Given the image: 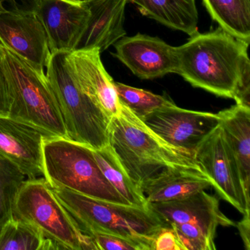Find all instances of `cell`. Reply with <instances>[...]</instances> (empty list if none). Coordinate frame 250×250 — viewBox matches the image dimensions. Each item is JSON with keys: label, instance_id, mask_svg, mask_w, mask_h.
<instances>
[{"label": "cell", "instance_id": "obj_24", "mask_svg": "<svg viewBox=\"0 0 250 250\" xmlns=\"http://www.w3.org/2000/svg\"><path fill=\"white\" fill-rule=\"evenodd\" d=\"M115 86L120 101L140 118H144L156 109L174 103L165 96L123 83L115 82Z\"/></svg>", "mask_w": 250, "mask_h": 250}, {"label": "cell", "instance_id": "obj_8", "mask_svg": "<svg viewBox=\"0 0 250 250\" xmlns=\"http://www.w3.org/2000/svg\"><path fill=\"white\" fill-rule=\"evenodd\" d=\"M194 157L219 197L243 215L250 213V194L244 189L238 162L220 125L199 145Z\"/></svg>", "mask_w": 250, "mask_h": 250}, {"label": "cell", "instance_id": "obj_31", "mask_svg": "<svg viewBox=\"0 0 250 250\" xmlns=\"http://www.w3.org/2000/svg\"><path fill=\"white\" fill-rule=\"evenodd\" d=\"M82 1H87V0H82Z\"/></svg>", "mask_w": 250, "mask_h": 250}, {"label": "cell", "instance_id": "obj_18", "mask_svg": "<svg viewBox=\"0 0 250 250\" xmlns=\"http://www.w3.org/2000/svg\"><path fill=\"white\" fill-rule=\"evenodd\" d=\"M218 114L219 125L238 162L244 189L250 194V107L235 104Z\"/></svg>", "mask_w": 250, "mask_h": 250}, {"label": "cell", "instance_id": "obj_25", "mask_svg": "<svg viewBox=\"0 0 250 250\" xmlns=\"http://www.w3.org/2000/svg\"><path fill=\"white\" fill-rule=\"evenodd\" d=\"M187 250H215L216 229L196 224H170Z\"/></svg>", "mask_w": 250, "mask_h": 250}, {"label": "cell", "instance_id": "obj_20", "mask_svg": "<svg viewBox=\"0 0 250 250\" xmlns=\"http://www.w3.org/2000/svg\"><path fill=\"white\" fill-rule=\"evenodd\" d=\"M203 2L219 27L250 43V0H203Z\"/></svg>", "mask_w": 250, "mask_h": 250}, {"label": "cell", "instance_id": "obj_16", "mask_svg": "<svg viewBox=\"0 0 250 250\" xmlns=\"http://www.w3.org/2000/svg\"><path fill=\"white\" fill-rule=\"evenodd\" d=\"M148 206L169 225L191 223L215 229L219 225H236L222 213L219 200L206 192V190L197 191L179 200L148 203Z\"/></svg>", "mask_w": 250, "mask_h": 250}, {"label": "cell", "instance_id": "obj_3", "mask_svg": "<svg viewBox=\"0 0 250 250\" xmlns=\"http://www.w3.org/2000/svg\"><path fill=\"white\" fill-rule=\"evenodd\" d=\"M51 188L80 229L89 235L106 233L125 237L145 243L153 250L156 234L169 225L149 206L118 204L62 187Z\"/></svg>", "mask_w": 250, "mask_h": 250}, {"label": "cell", "instance_id": "obj_17", "mask_svg": "<svg viewBox=\"0 0 250 250\" xmlns=\"http://www.w3.org/2000/svg\"><path fill=\"white\" fill-rule=\"evenodd\" d=\"M147 203L179 200L211 187L207 175L192 171L167 169L140 186Z\"/></svg>", "mask_w": 250, "mask_h": 250}, {"label": "cell", "instance_id": "obj_13", "mask_svg": "<svg viewBox=\"0 0 250 250\" xmlns=\"http://www.w3.org/2000/svg\"><path fill=\"white\" fill-rule=\"evenodd\" d=\"M51 137L36 127L0 116V157L15 165L27 179L43 177V145Z\"/></svg>", "mask_w": 250, "mask_h": 250}, {"label": "cell", "instance_id": "obj_9", "mask_svg": "<svg viewBox=\"0 0 250 250\" xmlns=\"http://www.w3.org/2000/svg\"><path fill=\"white\" fill-rule=\"evenodd\" d=\"M141 119L162 140L193 154L220 121L218 113L182 109L175 103L156 109Z\"/></svg>", "mask_w": 250, "mask_h": 250}, {"label": "cell", "instance_id": "obj_10", "mask_svg": "<svg viewBox=\"0 0 250 250\" xmlns=\"http://www.w3.org/2000/svg\"><path fill=\"white\" fill-rule=\"evenodd\" d=\"M115 56L142 80H153L176 74L175 47L157 37L137 33L124 36L114 44Z\"/></svg>", "mask_w": 250, "mask_h": 250}, {"label": "cell", "instance_id": "obj_28", "mask_svg": "<svg viewBox=\"0 0 250 250\" xmlns=\"http://www.w3.org/2000/svg\"><path fill=\"white\" fill-rule=\"evenodd\" d=\"M9 107V88L4 64V46L0 42V116H8Z\"/></svg>", "mask_w": 250, "mask_h": 250}, {"label": "cell", "instance_id": "obj_14", "mask_svg": "<svg viewBox=\"0 0 250 250\" xmlns=\"http://www.w3.org/2000/svg\"><path fill=\"white\" fill-rule=\"evenodd\" d=\"M68 60L82 88L105 113L112 118L119 110L115 82L105 69L98 49L76 50Z\"/></svg>", "mask_w": 250, "mask_h": 250}, {"label": "cell", "instance_id": "obj_4", "mask_svg": "<svg viewBox=\"0 0 250 250\" xmlns=\"http://www.w3.org/2000/svg\"><path fill=\"white\" fill-rule=\"evenodd\" d=\"M4 64L9 88L8 116L51 137L68 138L63 118L46 73L4 47Z\"/></svg>", "mask_w": 250, "mask_h": 250}, {"label": "cell", "instance_id": "obj_11", "mask_svg": "<svg viewBox=\"0 0 250 250\" xmlns=\"http://www.w3.org/2000/svg\"><path fill=\"white\" fill-rule=\"evenodd\" d=\"M0 42L33 66L45 71L51 52L47 35L36 11L0 13Z\"/></svg>", "mask_w": 250, "mask_h": 250}, {"label": "cell", "instance_id": "obj_30", "mask_svg": "<svg viewBox=\"0 0 250 250\" xmlns=\"http://www.w3.org/2000/svg\"><path fill=\"white\" fill-rule=\"evenodd\" d=\"M237 228L242 238L245 248L250 250V213L243 215V219L237 223Z\"/></svg>", "mask_w": 250, "mask_h": 250}, {"label": "cell", "instance_id": "obj_29", "mask_svg": "<svg viewBox=\"0 0 250 250\" xmlns=\"http://www.w3.org/2000/svg\"><path fill=\"white\" fill-rule=\"evenodd\" d=\"M42 0H0V13L36 11Z\"/></svg>", "mask_w": 250, "mask_h": 250}, {"label": "cell", "instance_id": "obj_1", "mask_svg": "<svg viewBox=\"0 0 250 250\" xmlns=\"http://www.w3.org/2000/svg\"><path fill=\"white\" fill-rule=\"evenodd\" d=\"M250 43L218 27L175 47L176 74L194 87L250 107Z\"/></svg>", "mask_w": 250, "mask_h": 250}, {"label": "cell", "instance_id": "obj_12", "mask_svg": "<svg viewBox=\"0 0 250 250\" xmlns=\"http://www.w3.org/2000/svg\"><path fill=\"white\" fill-rule=\"evenodd\" d=\"M36 13L47 35L51 53L75 50L90 17L87 1L42 0Z\"/></svg>", "mask_w": 250, "mask_h": 250}, {"label": "cell", "instance_id": "obj_26", "mask_svg": "<svg viewBox=\"0 0 250 250\" xmlns=\"http://www.w3.org/2000/svg\"><path fill=\"white\" fill-rule=\"evenodd\" d=\"M90 236L97 250H151L145 243L125 237L106 233H95Z\"/></svg>", "mask_w": 250, "mask_h": 250}, {"label": "cell", "instance_id": "obj_21", "mask_svg": "<svg viewBox=\"0 0 250 250\" xmlns=\"http://www.w3.org/2000/svg\"><path fill=\"white\" fill-rule=\"evenodd\" d=\"M93 156L105 178L131 206L147 207L148 203L141 187L131 179L109 145L92 150Z\"/></svg>", "mask_w": 250, "mask_h": 250}, {"label": "cell", "instance_id": "obj_27", "mask_svg": "<svg viewBox=\"0 0 250 250\" xmlns=\"http://www.w3.org/2000/svg\"><path fill=\"white\" fill-rule=\"evenodd\" d=\"M153 250H187L175 229L169 225L162 228L153 239Z\"/></svg>", "mask_w": 250, "mask_h": 250}, {"label": "cell", "instance_id": "obj_19", "mask_svg": "<svg viewBox=\"0 0 250 250\" xmlns=\"http://www.w3.org/2000/svg\"><path fill=\"white\" fill-rule=\"evenodd\" d=\"M138 7L143 15L187 33H197L198 12L195 0H128Z\"/></svg>", "mask_w": 250, "mask_h": 250}, {"label": "cell", "instance_id": "obj_6", "mask_svg": "<svg viewBox=\"0 0 250 250\" xmlns=\"http://www.w3.org/2000/svg\"><path fill=\"white\" fill-rule=\"evenodd\" d=\"M92 150L65 137H47L43 145V178L51 187L129 205L105 178Z\"/></svg>", "mask_w": 250, "mask_h": 250}, {"label": "cell", "instance_id": "obj_15", "mask_svg": "<svg viewBox=\"0 0 250 250\" xmlns=\"http://www.w3.org/2000/svg\"><path fill=\"white\" fill-rule=\"evenodd\" d=\"M128 0H87L90 17L75 50L98 49L101 53L126 36L125 10Z\"/></svg>", "mask_w": 250, "mask_h": 250}, {"label": "cell", "instance_id": "obj_5", "mask_svg": "<svg viewBox=\"0 0 250 250\" xmlns=\"http://www.w3.org/2000/svg\"><path fill=\"white\" fill-rule=\"evenodd\" d=\"M68 53H51L46 77L58 101L68 139L99 150L108 146L110 118L82 88Z\"/></svg>", "mask_w": 250, "mask_h": 250}, {"label": "cell", "instance_id": "obj_23", "mask_svg": "<svg viewBox=\"0 0 250 250\" xmlns=\"http://www.w3.org/2000/svg\"><path fill=\"white\" fill-rule=\"evenodd\" d=\"M26 179L15 165L0 157V228L14 217V200Z\"/></svg>", "mask_w": 250, "mask_h": 250}, {"label": "cell", "instance_id": "obj_22", "mask_svg": "<svg viewBox=\"0 0 250 250\" xmlns=\"http://www.w3.org/2000/svg\"><path fill=\"white\" fill-rule=\"evenodd\" d=\"M60 250L40 231L27 222L13 217L0 228V250Z\"/></svg>", "mask_w": 250, "mask_h": 250}, {"label": "cell", "instance_id": "obj_7", "mask_svg": "<svg viewBox=\"0 0 250 250\" xmlns=\"http://www.w3.org/2000/svg\"><path fill=\"white\" fill-rule=\"evenodd\" d=\"M13 213L40 231L60 250H97L93 238L80 229L44 178L22 183L14 200Z\"/></svg>", "mask_w": 250, "mask_h": 250}, {"label": "cell", "instance_id": "obj_2", "mask_svg": "<svg viewBox=\"0 0 250 250\" xmlns=\"http://www.w3.org/2000/svg\"><path fill=\"white\" fill-rule=\"evenodd\" d=\"M108 137V145L120 163L140 187L167 169L206 175L194 154L162 140L121 102L119 110L110 118Z\"/></svg>", "mask_w": 250, "mask_h": 250}]
</instances>
